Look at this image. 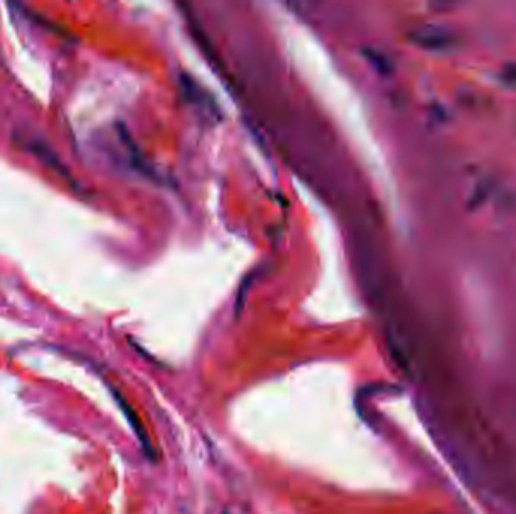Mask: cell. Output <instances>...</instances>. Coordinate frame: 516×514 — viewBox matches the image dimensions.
Instances as JSON below:
<instances>
[{"instance_id":"6da1fadb","label":"cell","mask_w":516,"mask_h":514,"mask_svg":"<svg viewBox=\"0 0 516 514\" xmlns=\"http://www.w3.org/2000/svg\"><path fill=\"white\" fill-rule=\"evenodd\" d=\"M24 146H26V148L30 152H34L38 159H41L47 166H50L52 169L58 170L61 175L67 177L66 166L62 165L59 157L56 156V154L50 150V146H48L47 144H44L43 141H39V139H37V137H30V139H28V141H24Z\"/></svg>"}]
</instances>
